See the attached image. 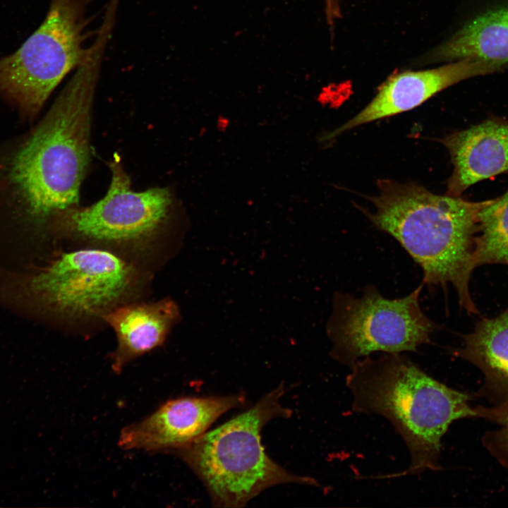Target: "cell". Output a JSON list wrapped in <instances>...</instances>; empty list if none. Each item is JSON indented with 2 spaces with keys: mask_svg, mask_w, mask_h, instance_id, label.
Instances as JSON below:
<instances>
[{
  "mask_svg": "<svg viewBox=\"0 0 508 508\" xmlns=\"http://www.w3.org/2000/svg\"><path fill=\"white\" fill-rule=\"evenodd\" d=\"M377 188L369 198L373 211H365L373 224L394 237L421 267L423 284H452L461 309L478 314L470 291L472 258L478 214L492 199L470 201L389 179L378 181Z\"/></svg>",
  "mask_w": 508,
  "mask_h": 508,
  "instance_id": "cell-2",
  "label": "cell"
},
{
  "mask_svg": "<svg viewBox=\"0 0 508 508\" xmlns=\"http://www.w3.org/2000/svg\"><path fill=\"white\" fill-rule=\"evenodd\" d=\"M93 0H51L36 31L14 53L0 59V94L35 115L60 82L88 58L86 42Z\"/></svg>",
  "mask_w": 508,
  "mask_h": 508,
  "instance_id": "cell-6",
  "label": "cell"
},
{
  "mask_svg": "<svg viewBox=\"0 0 508 508\" xmlns=\"http://www.w3.org/2000/svg\"><path fill=\"white\" fill-rule=\"evenodd\" d=\"M503 71L495 64L461 59L432 69L396 74L385 82L360 112L341 126L324 133L320 141L332 142L361 125L413 109L442 90L465 80Z\"/></svg>",
  "mask_w": 508,
  "mask_h": 508,
  "instance_id": "cell-10",
  "label": "cell"
},
{
  "mask_svg": "<svg viewBox=\"0 0 508 508\" xmlns=\"http://www.w3.org/2000/svg\"><path fill=\"white\" fill-rule=\"evenodd\" d=\"M440 141L453 164L447 195L461 196L472 185L508 172V120L490 118Z\"/></svg>",
  "mask_w": 508,
  "mask_h": 508,
  "instance_id": "cell-11",
  "label": "cell"
},
{
  "mask_svg": "<svg viewBox=\"0 0 508 508\" xmlns=\"http://www.w3.org/2000/svg\"><path fill=\"white\" fill-rule=\"evenodd\" d=\"M346 385L353 410L387 419L408 447L410 466L385 478L439 471L442 438L449 425L477 417L469 394L435 380L402 353L359 359L351 366Z\"/></svg>",
  "mask_w": 508,
  "mask_h": 508,
  "instance_id": "cell-3",
  "label": "cell"
},
{
  "mask_svg": "<svg viewBox=\"0 0 508 508\" xmlns=\"http://www.w3.org/2000/svg\"><path fill=\"white\" fill-rule=\"evenodd\" d=\"M455 355L476 366L484 376L478 395L492 404L508 400V310L483 318L463 335Z\"/></svg>",
  "mask_w": 508,
  "mask_h": 508,
  "instance_id": "cell-14",
  "label": "cell"
},
{
  "mask_svg": "<svg viewBox=\"0 0 508 508\" xmlns=\"http://www.w3.org/2000/svg\"><path fill=\"white\" fill-rule=\"evenodd\" d=\"M243 392L184 397L167 401L141 421L126 426L118 445L124 450L176 452L205 433L222 415L245 403Z\"/></svg>",
  "mask_w": 508,
  "mask_h": 508,
  "instance_id": "cell-9",
  "label": "cell"
},
{
  "mask_svg": "<svg viewBox=\"0 0 508 508\" xmlns=\"http://www.w3.org/2000/svg\"><path fill=\"white\" fill-rule=\"evenodd\" d=\"M111 180L106 195L95 204L78 206L54 217L49 227L59 234L102 243L138 242L156 234L169 217L170 191L153 188L133 191L119 161L109 164Z\"/></svg>",
  "mask_w": 508,
  "mask_h": 508,
  "instance_id": "cell-8",
  "label": "cell"
},
{
  "mask_svg": "<svg viewBox=\"0 0 508 508\" xmlns=\"http://www.w3.org/2000/svg\"><path fill=\"white\" fill-rule=\"evenodd\" d=\"M179 317L170 299L116 307L103 318L114 329L117 346L111 367L119 373L131 361L162 344Z\"/></svg>",
  "mask_w": 508,
  "mask_h": 508,
  "instance_id": "cell-13",
  "label": "cell"
},
{
  "mask_svg": "<svg viewBox=\"0 0 508 508\" xmlns=\"http://www.w3.org/2000/svg\"><path fill=\"white\" fill-rule=\"evenodd\" d=\"M421 289L422 285L404 297L392 299L373 286L365 288L361 296L335 294L327 324L333 359L351 367L374 352L416 351L430 343L436 325L421 308Z\"/></svg>",
  "mask_w": 508,
  "mask_h": 508,
  "instance_id": "cell-7",
  "label": "cell"
},
{
  "mask_svg": "<svg viewBox=\"0 0 508 508\" xmlns=\"http://www.w3.org/2000/svg\"><path fill=\"white\" fill-rule=\"evenodd\" d=\"M136 278L133 267L109 251L68 252L38 267H0V308L28 320L104 317Z\"/></svg>",
  "mask_w": 508,
  "mask_h": 508,
  "instance_id": "cell-4",
  "label": "cell"
},
{
  "mask_svg": "<svg viewBox=\"0 0 508 508\" xmlns=\"http://www.w3.org/2000/svg\"><path fill=\"white\" fill-rule=\"evenodd\" d=\"M284 385L252 407L174 453L206 488L213 506L242 507L263 490L281 484L319 486L309 476L290 473L274 461L261 443L264 426L292 411L281 402Z\"/></svg>",
  "mask_w": 508,
  "mask_h": 508,
  "instance_id": "cell-5",
  "label": "cell"
},
{
  "mask_svg": "<svg viewBox=\"0 0 508 508\" xmlns=\"http://www.w3.org/2000/svg\"><path fill=\"white\" fill-rule=\"evenodd\" d=\"M435 56L485 61L508 69V0H475L466 18Z\"/></svg>",
  "mask_w": 508,
  "mask_h": 508,
  "instance_id": "cell-12",
  "label": "cell"
},
{
  "mask_svg": "<svg viewBox=\"0 0 508 508\" xmlns=\"http://www.w3.org/2000/svg\"><path fill=\"white\" fill-rule=\"evenodd\" d=\"M506 310H508V307H507V308Z\"/></svg>",
  "mask_w": 508,
  "mask_h": 508,
  "instance_id": "cell-17",
  "label": "cell"
},
{
  "mask_svg": "<svg viewBox=\"0 0 508 508\" xmlns=\"http://www.w3.org/2000/svg\"><path fill=\"white\" fill-rule=\"evenodd\" d=\"M107 44L96 41L50 111L13 155L8 177L24 222L32 228L78 206L90 162L92 107Z\"/></svg>",
  "mask_w": 508,
  "mask_h": 508,
  "instance_id": "cell-1",
  "label": "cell"
},
{
  "mask_svg": "<svg viewBox=\"0 0 508 508\" xmlns=\"http://www.w3.org/2000/svg\"><path fill=\"white\" fill-rule=\"evenodd\" d=\"M493 264L508 265V188L478 214L472 266L475 270Z\"/></svg>",
  "mask_w": 508,
  "mask_h": 508,
  "instance_id": "cell-15",
  "label": "cell"
},
{
  "mask_svg": "<svg viewBox=\"0 0 508 508\" xmlns=\"http://www.w3.org/2000/svg\"><path fill=\"white\" fill-rule=\"evenodd\" d=\"M474 409L477 417L498 425L497 430L484 435L482 443L499 464L508 467V400L492 406H477Z\"/></svg>",
  "mask_w": 508,
  "mask_h": 508,
  "instance_id": "cell-16",
  "label": "cell"
}]
</instances>
